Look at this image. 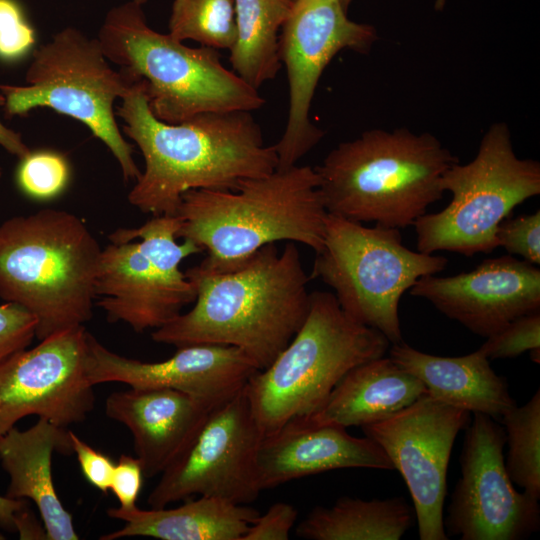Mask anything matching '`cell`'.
<instances>
[{"instance_id":"obj_35","label":"cell","mask_w":540,"mask_h":540,"mask_svg":"<svg viewBox=\"0 0 540 540\" xmlns=\"http://www.w3.org/2000/svg\"><path fill=\"white\" fill-rule=\"evenodd\" d=\"M73 451L85 479L103 493L110 490L115 463L112 459L95 450L70 430Z\"/></svg>"},{"instance_id":"obj_18","label":"cell","mask_w":540,"mask_h":540,"mask_svg":"<svg viewBox=\"0 0 540 540\" xmlns=\"http://www.w3.org/2000/svg\"><path fill=\"white\" fill-rule=\"evenodd\" d=\"M258 371L233 346L196 344L177 348L159 362H143L116 354L88 334L87 377L91 385L121 382L135 388L167 387L219 403Z\"/></svg>"},{"instance_id":"obj_32","label":"cell","mask_w":540,"mask_h":540,"mask_svg":"<svg viewBox=\"0 0 540 540\" xmlns=\"http://www.w3.org/2000/svg\"><path fill=\"white\" fill-rule=\"evenodd\" d=\"M36 325L35 317L20 305L0 304V364L30 345Z\"/></svg>"},{"instance_id":"obj_20","label":"cell","mask_w":540,"mask_h":540,"mask_svg":"<svg viewBox=\"0 0 540 540\" xmlns=\"http://www.w3.org/2000/svg\"><path fill=\"white\" fill-rule=\"evenodd\" d=\"M217 404L173 388L131 387L110 394L105 412L130 430L144 476L153 477L180 455Z\"/></svg>"},{"instance_id":"obj_8","label":"cell","mask_w":540,"mask_h":540,"mask_svg":"<svg viewBox=\"0 0 540 540\" xmlns=\"http://www.w3.org/2000/svg\"><path fill=\"white\" fill-rule=\"evenodd\" d=\"M399 230L367 227L328 213L311 274L333 290L351 319L379 331L390 344L404 342L399 319L403 294L448 264L444 256L408 249Z\"/></svg>"},{"instance_id":"obj_37","label":"cell","mask_w":540,"mask_h":540,"mask_svg":"<svg viewBox=\"0 0 540 540\" xmlns=\"http://www.w3.org/2000/svg\"><path fill=\"white\" fill-rule=\"evenodd\" d=\"M29 506L25 499H12L0 495V524L7 530L16 531L19 517Z\"/></svg>"},{"instance_id":"obj_14","label":"cell","mask_w":540,"mask_h":540,"mask_svg":"<svg viewBox=\"0 0 540 540\" xmlns=\"http://www.w3.org/2000/svg\"><path fill=\"white\" fill-rule=\"evenodd\" d=\"M504 428L496 419L473 413L465 428L461 477L443 520L447 535L461 540H520L540 527L538 500L517 491L504 462Z\"/></svg>"},{"instance_id":"obj_9","label":"cell","mask_w":540,"mask_h":540,"mask_svg":"<svg viewBox=\"0 0 540 540\" xmlns=\"http://www.w3.org/2000/svg\"><path fill=\"white\" fill-rule=\"evenodd\" d=\"M441 188L452 194L451 202L414 222L417 250L465 256L491 253L498 247L496 233L502 221L517 205L540 193V164L519 158L508 126L495 123L482 137L473 160L447 169Z\"/></svg>"},{"instance_id":"obj_38","label":"cell","mask_w":540,"mask_h":540,"mask_svg":"<svg viewBox=\"0 0 540 540\" xmlns=\"http://www.w3.org/2000/svg\"><path fill=\"white\" fill-rule=\"evenodd\" d=\"M5 97L0 92V107H4ZM0 146H2L10 154H13L21 159L26 157L30 151L27 145L23 142L19 133L6 127L0 121Z\"/></svg>"},{"instance_id":"obj_2","label":"cell","mask_w":540,"mask_h":540,"mask_svg":"<svg viewBox=\"0 0 540 540\" xmlns=\"http://www.w3.org/2000/svg\"><path fill=\"white\" fill-rule=\"evenodd\" d=\"M184 274L194 285L195 305L155 329L151 337L157 343L233 346L262 370L288 345L309 311V277L294 242L282 252L275 243L265 245L234 270L211 272L196 265Z\"/></svg>"},{"instance_id":"obj_19","label":"cell","mask_w":540,"mask_h":540,"mask_svg":"<svg viewBox=\"0 0 540 540\" xmlns=\"http://www.w3.org/2000/svg\"><path fill=\"white\" fill-rule=\"evenodd\" d=\"M343 468L394 470L387 454L370 438L352 436L341 426H317L303 420H291L263 435L256 457L261 491Z\"/></svg>"},{"instance_id":"obj_30","label":"cell","mask_w":540,"mask_h":540,"mask_svg":"<svg viewBox=\"0 0 540 540\" xmlns=\"http://www.w3.org/2000/svg\"><path fill=\"white\" fill-rule=\"evenodd\" d=\"M489 360L513 358L530 351L532 361L540 362V311L520 316L487 337L479 348Z\"/></svg>"},{"instance_id":"obj_23","label":"cell","mask_w":540,"mask_h":540,"mask_svg":"<svg viewBox=\"0 0 540 540\" xmlns=\"http://www.w3.org/2000/svg\"><path fill=\"white\" fill-rule=\"evenodd\" d=\"M425 385L389 357H379L350 370L322 407L303 420L344 428L384 419L425 395Z\"/></svg>"},{"instance_id":"obj_27","label":"cell","mask_w":540,"mask_h":540,"mask_svg":"<svg viewBox=\"0 0 540 540\" xmlns=\"http://www.w3.org/2000/svg\"><path fill=\"white\" fill-rule=\"evenodd\" d=\"M506 434V471L525 493L540 498V391L524 405H515L500 418Z\"/></svg>"},{"instance_id":"obj_22","label":"cell","mask_w":540,"mask_h":540,"mask_svg":"<svg viewBox=\"0 0 540 540\" xmlns=\"http://www.w3.org/2000/svg\"><path fill=\"white\" fill-rule=\"evenodd\" d=\"M389 358L416 376L429 395L472 414L500 419L516 405L506 379L494 372L480 349L465 356L442 357L401 342L392 344Z\"/></svg>"},{"instance_id":"obj_4","label":"cell","mask_w":540,"mask_h":540,"mask_svg":"<svg viewBox=\"0 0 540 540\" xmlns=\"http://www.w3.org/2000/svg\"><path fill=\"white\" fill-rule=\"evenodd\" d=\"M456 162L430 133L373 129L337 145L315 170L329 214L401 229L443 197L442 176Z\"/></svg>"},{"instance_id":"obj_42","label":"cell","mask_w":540,"mask_h":540,"mask_svg":"<svg viewBox=\"0 0 540 540\" xmlns=\"http://www.w3.org/2000/svg\"><path fill=\"white\" fill-rule=\"evenodd\" d=\"M0 176H1V169H0Z\"/></svg>"},{"instance_id":"obj_39","label":"cell","mask_w":540,"mask_h":540,"mask_svg":"<svg viewBox=\"0 0 540 540\" xmlns=\"http://www.w3.org/2000/svg\"><path fill=\"white\" fill-rule=\"evenodd\" d=\"M340 1H341L342 6L344 7V9L347 11V9H348V7H349L352 0H340Z\"/></svg>"},{"instance_id":"obj_1","label":"cell","mask_w":540,"mask_h":540,"mask_svg":"<svg viewBox=\"0 0 540 540\" xmlns=\"http://www.w3.org/2000/svg\"><path fill=\"white\" fill-rule=\"evenodd\" d=\"M121 100L116 114L145 161L128 201L143 213L175 216L189 190L235 191L277 169L275 146L265 143L251 112L202 113L169 124L151 112L141 79Z\"/></svg>"},{"instance_id":"obj_36","label":"cell","mask_w":540,"mask_h":540,"mask_svg":"<svg viewBox=\"0 0 540 540\" xmlns=\"http://www.w3.org/2000/svg\"><path fill=\"white\" fill-rule=\"evenodd\" d=\"M143 469L137 457L121 455L115 464L110 490L117 498L120 508L136 506L143 484Z\"/></svg>"},{"instance_id":"obj_34","label":"cell","mask_w":540,"mask_h":540,"mask_svg":"<svg viewBox=\"0 0 540 540\" xmlns=\"http://www.w3.org/2000/svg\"><path fill=\"white\" fill-rule=\"evenodd\" d=\"M296 508L277 502L250 525L243 540H287L297 520Z\"/></svg>"},{"instance_id":"obj_41","label":"cell","mask_w":540,"mask_h":540,"mask_svg":"<svg viewBox=\"0 0 540 540\" xmlns=\"http://www.w3.org/2000/svg\"><path fill=\"white\" fill-rule=\"evenodd\" d=\"M0 526H1V524H0ZM3 539H4V536H3V534H2L1 531H0V540H3Z\"/></svg>"},{"instance_id":"obj_5","label":"cell","mask_w":540,"mask_h":540,"mask_svg":"<svg viewBox=\"0 0 540 540\" xmlns=\"http://www.w3.org/2000/svg\"><path fill=\"white\" fill-rule=\"evenodd\" d=\"M101 252L70 212L14 216L0 224V297L35 317L39 340L84 325L93 316Z\"/></svg>"},{"instance_id":"obj_26","label":"cell","mask_w":540,"mask_h":540,"mask_svg":"<svg viewBox=\"0 0 540 540\" xmlns=\"http://www.w3.org/2000/svg\"><path fill=\"white\" fill-rule=\"evenodd\" d=\"M294 0H234L236 40L230 49L234 72L258 89L282 67L279 31Z\"/></svg>"},{"instance_id":"obj_31","label":"cell","mask_w":540,"mask_h":540,"mask_svg":"<svg viewBox=\"0 0 540 540\" xmlns=\"http://www.w3.org/2000/svg\"><path fill=\"white\" fill-rule=\"evenodd\" d=\"M496 239L510 255H518L533 265L540 264V212L505 219Z\"/></svg>"},{"instance_id":"obj_3","label":"cell","mask_w":540,"mask_h":540,"mask_svg":"<svg viewBox=\"0 0 540 540\" xmlns=\"http://www.w3.org/2000/svg\"><path fill=\"white\" fill-rule=\"evenodd\" d=\"M175 216L176 237L207 252L199 266L226 272L277 241L298 242L318 253L328 212L315 168L294 165L247 180L235 191L189 190Z\"/></svg>"},{"instance_id":"obj_33","label":"cell","mask_w":540,"mask_h":540,"mask_svg":"<svg viewBox=\"0 0 540 540\" xmlns=\"http://www.w3.org/2000/svg\"><path fill=\"white\" fill-rule=\"evenodd\" d=\"M34 43V30L25 20L17 2L0 0V56L5 59L17 58Z\"/></svg>"},{"instance_id":"obj_12","label":"cell","mask_w":540,"mask_h":540,"mask_svg":"<svg viewBox=\"0 0 540 540\" xmlns=\"http://www.w3.org/2000/svg\"><path fill=\"white\" fill-rule=\"evenodd\" d=\"M263 433L244 386L214 406L180 455L160 474L152 509L198 496L247 505L261 492L256 457Z\"/></svg>"},{"instance_id":"obj_21","label":"cell","mask_w":540,"mask_h":540,"mask_svg":"<svg viewBox=\"0 0 540 540\" xmlns=\"http://www.w3.org/2000/svg\"><path fill=\"white\" fill-rule=\"evenodd\" d=\"M74 453L70 430L44 418L29 429L15 426L0 438V460L10 477L6 492L12 499L32 500L49 540H78L72 515L63 506L53 483L52 455Z\"/></svg>"},{"instance_id":"obj_28","label":"cell","mask_w":540,"mask_h":540,"mask_svg":"<svg viewBox=\"0 0 540 540\" xmlns=\"http://www.w3.org/2000/svg\"><path fill=\"white\" fill-rule=\"evenodd\" d=\"M236 33L234 0H173L169 34L175 39L230 50Z\"/></svg>"},{"instance_id":"obj_6","label":"cell","mask_w":540,"mask_h":540,"mask_svg":"<svg viewBox=\"0 0 540 540\" xmlns=\"http://www.w3.org/2000/svg\"><path fill=\"white\" fill-rule=\"evenodd\" d=\"M107 60L143 80L149 108L176 124L210 112L260 109L265 99L223 66L217 49L189 47L147 24L142 6L129 1L108 11L97 37Z\"/></svg>"},{"instance_id":"obj_15","label":"cell","mask_w":540,"mask_h":540,"mask_svg":"<svg viewBox=\"0 0 540 540\" xmlns=\"http://www.w3.org/2000/svg\"><path fill=\"white\" fill-rule=\"evenodd\" d=\"M471 420L465 409L428 393L379 421L362 426L402 475L413 501L421 540H447L443 523L452 447Z\"/></svg>"},{"instance_id":"obj_25","label":"cell","mask_w":540,"mask_h":540,"mask_svg":"<svg viewBox=\"0 0 540 540\" xmlns=\"http://www.w3.org/2000/svg\"><path fill=\"white\" fill-rule=\"evenodd\" d=\"M414 509L402 497L363 500L340 497L315 507L296 535L310 540H399L413 525Z\"/></svg>"},{"instance_id":"obj_29","label":"cell","mask_w":540,"mask_h":540,"mask_svg":"<svg viewBox=\"0 0 540 540\" xmlns=\"http://www.w3.org/2000/svg\"><path fill=\"white\" fill-rule=\"evenodd\" d=\"M69 167L65 158L50 151L29 153L18 170V184L30 197L51 199L66 186Z\"/></svg>"},{"instance_id":"obj_13","label":"cell","mask_w":540,"mask_h":540,"mask_svg":"<svg viewBox=\"0 0 540 540\" xmlns=\"http://www.w3.org/2000/svg\"><path fill=\"white\" fill-rule=\"evenodd\" d=\"M377 39L373 26L347 17L340 0H294L279 38L289 86L285 130L274 145L277 169H286L314 148L324 131L310 120L319 79L341 50L368 52Z\"/></svg>"},{"instance_id":"obj_7","label":"cell","mask_w":540,"mask_h":540,"mask_svg":"<svg viewBox=\"0 0 540 540\" xmlns=\"http://www.w3.org/2000/svg\"><path fill=\"white\" fill-rule=\"evenodd\" d=\"M389 345L382 333L351 319L333 293H310L302 326L273 362L244 385L263 435L312 416L350 370L384 356Z\"/></svg>"},{"instance_id":"obj_16","label":"cell","mask_w":540,"mask_h":540,"mask_svg":"<svg viewBox=\"0 0 540 540\" xmlns=\"http://www.w3.org/2000/svg\"><path fill=\"white\" fill-rule=\"evenodd\" d=\"M88 334L84 325L57 332L0 364V438L29 415L67 428L93 410Z\"/></svg>"},{"instance_id":"obj_17","label":"cell","mask_w":540,"mask_h":540,"mask_svg":"<svg viewBox=\"0 0 540 540\" xmlns=\"http://www.w3.org/2000/svg\"><path fill=\"white\" fill-rule=\"evenodd\" d=\"M438 311L481 337H489L514 319L540 311V270L503 255L453 276L427 275L410 289Z\"/></svg>"},{"instance_id":"obj_10","label":"cell","mask_w":540,"mask_h":540,"mask_svg":"<svg viewBox=\"0 0 540 540\" xmlns=\"http://www.w3.org/2000/svg\"><path fill=\"white\" fill-rule=\"evenodd\" d=\"M25 80L21 86L0 84L9 117L46 107L77 119L108 147L126 181L138 179L133 147L122 136L114 112L115 100L137 80L110 67L97 38L72 27L61 30L34 52Z\"/></svg>"},{"instance_id":"obj_40","label":"cell","mask_w":540,"mask_h":540,"mask_svg":"<svg viewBox=\"0 0 540 540\" xmlns=\"http://www.w3.org/2000/svg\"><path fill=\"white\" fill-rule=\"evenodd\" d=\"M134 1L135 3L139 4V5H144L148 0H132Z\"/></svg>"},{"instance_id":"obj_11","label":"cell","mask_w":540,"mask_h":540,"mask_svg":"<svg viewBox=\"0 0 540 540\" xmlns=\"http://www.w3.org/2000/svg\"><path fill=\"white\" fill-rule=\"evenodd\" d=\"M179 221L175 216H153L132 239L102 248L95 278L97 302L110 322H125L134 331L158 329L175 319L196 299L191 281L180 271L183 259L202 253L190 240L176 242Z\"/></svg>"},{"instance_id":"obj_24","label":"cell","mask_w":540,"mask_h":540,"mask_svg":"<svg viewBox=\"0 0 540 540\" xmlns=\"http://www.w3.org/2000/svg\"><path fill=\"white\" fill-rule=\"evenodd\" d=\"M178 507L144 510L110 508L107 515L125 525L100 540L147 536L162 540H243L259 511L213 496L186 499Z\"/></svg>"}]
</instances>
